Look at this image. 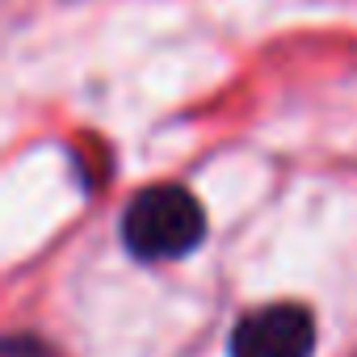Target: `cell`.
Segmentation results:
<instances>
[{
	"label": "cell",
	"mask_w": 357,
	"mask_h": 357,
	"mask_svg": "<svg viewBox=\"0 0 357 357\" xmlns=\"http://www.w3.org/2000/svg\"><path fill=\"white\" fill-rule=\"evenodd\" d=\"M122 240L139 261H176L206 240L202 202L185 185H147L122 215Z\"/></svg>",
	"instance_id": "cell-1"
},
{
	"label": "cell",
	"mask_w": 357,
	"mask_h": 357,
	"mask_svg": "<svg viewBox=\"0 0 357 357\" xmlns=\"http://www.w3.org/2000/svg\"><path fill=\"white\" fill-rule=\"evenodd\" d=\"M315 319L298 303H269L231 328V357H311Z\"/></svg>",
	"instance_id": "cell-2"
},
{
	"label": "cell",
	"mask_w": 357,
	"mask_h": 357,
	"mask_svg": "<svg viewBox=\"0 0 357 357\" xmlns=\"http://www.w3.org/2000/svg\"><path fill=\"white\" fill-rule=\"evenodd\" d=\"M0 357H59L47 340H38V336H9L5 340V349H0Z\"/></svg>",
	"instance_id": "cell-3"
}]
</instances>
